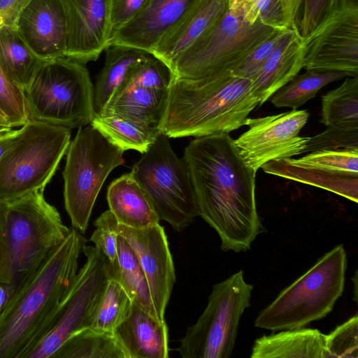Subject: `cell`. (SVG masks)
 Here are the masks:
<instances>
[{"mask_svg": "<svg viewBox=\"0 0 358 358\" xmlns=\"http://www.w3.org/2000/svg\"><path fill=\"white\" fill-rule=\"evenodd\" d=\"M94 225L96 229L90 241L94 243V247L99 250L110 262H114L117 258V234L101 223L94 222Z\"/></svg>", "mask_w": 358, "mask_h": 358, "instance_id": "cell-43", "label": "cell"}, {"mask_svg": "<svg viewBox=\"0 0 358 358\" xmlns=\"http://www.w3.org/2000/svg\"><path fill=\"white\" fill-rule=\"evenodd\" d=\"M201 0H150L132 20L112 36L109 44L129 46L150 54L162 38Z\"/></svg>", "mask_w": 358, "mask_h": 358, "instance_id": "cell-18", "label": "cell"}, {"mask_svg": "<svg viewBox=\"0 0 358 358\" xmlns=\"http://www.w3.org/2000/svg\"><path fill=\"white\" fill-rule=\"evenodd\" d=\"M83 252L85 263L22 358H51L70 337L90 327L110 278V262L94 246L86 245Z\"/></svg>", "mask_w": 358, "mask_h": 358, "instance_id": "cell-10", "label": "cell"}, {"mask_svg": "<svg viewBox=\"0 0 358 358\" xmlns=\"http://www.w3.org/2000/svg\"><path fill=\"white\" fill-rule=\"evenodd\" d=\"M67 23L65 57L85 64L96 61L110 36V0H61Z\"/></svg>", "mask_w": 358, "mask_h": 358, "instance_id": "cell-16", "label": "cell"}, {"mask_svg": "<svg viewBox=\"0 0 358 358\" xmlns=\"http://www.w3.org/2000/svg\"><path fill=\"white\" fill-rule=\"evenodd\" d=\"M253 285L238 271L213 285L208 302L189 327L177 349L183 358H229L234 348L239 322L250 306Z\"/></svg>", "mask_w": 358, "mask_h": 358, "instance_id": "cell-12", "label": "cell"}, {"mask_svg": "<svg viewBox=\"0 0 358 358\" xmlns=\"http://www.w3.org/2000/svg\"><path fill=\"white\" fill-rule=\"evenodd\" d=\"M113 334L127 358L169 357L168 327L133 303L129 317Z\"/></svg>", "mask_w": 358, "mask_h": 358, "instance_id": "cell-20", "label": "cell"}, {"mask_svg": "<svg viewBox=\"0 0 358 358\" xmlns=\"http://www.w3.org/2000/svg\"><path fill=\"white\" fill-rule=\"evenodd\" d=\"M8 203L0 201V284L3 283L8 257Z\"/></svg>", "mask_w": 358, "mask_h": 358, "instance_id": "cell-45", "label": "cell"}, {"mask_svg": "<svg viewBox=\"0 0 358 358\" xmlns=\"http://www.w3.org/2000/svg\"><path fill=\"white\" fill-rule=\"evenodd\" d=\"M106 198L109 210L120 224L143 229L159 223L147 194L131 172L110 183Z\"/></svg>", "mask_w": 358, "mask_h": 358, "instance_id": "cell-23", "label": "cell"}, {"mask_svg": "<svg viewBox=\"0 0 358 358\" xmlns=\"http://www.w3.org/2000/svg\"><path fill=\"white\" fill-rule=\"evenodd\" d=\"M325 358L358 357V316L355 315L324 335Z\"/></svg>", "mask_w": 358, "mask_h": 358, "instance_id": "cell-36", "label": "cell"}, {"mask_svg": "<svg viewBox=\"0 0 358 358\" xmlns=\"http://www.w3.org/2000/svg\"><path fill=\"white\" fill-rule=\"evenodd\" d=\"M347 264L343 245L334 247L264 308L255 326L278 331L324 318L343 294Z\"/></svg>", "mask_w": 358, "mask_h": 358, "instance_id": "cell-4", "label": "cell"}, {"mask_svg": "<svg viewBox=\"0 0 358 358\" xmlns=\"http://www.w3.org/2000/svg\"><path fill=\"white\" fill-rule=\"evenodd\" d=\"M110 1L111 38L113 34L136 16L150 0Z\"/></svg>", "mask_w": 358, "mask_h": 358, "instance_id": "cell-41", "label": "cell"}, {"mask_svg": "<svg viewBox=\"0 0 358 358\" xmlns=\"http://www.w3.org/2000/svg\"><path fill=\"white\" fill-rule=\"evenodd\" d=\"M169 96V90L127 85L113 94L99 115L113 114L161 130Z\"/></svg>", "mask_w": 358, "mask_h": 358, "instance_id": "cell-22", "label": "cell"}, {"mask_svg": "<svg viewBox=\"0 0 358 358\" xmlns=\"http://www.w3.org/2000/svg\"><path fill=\"white\" fill-rule=\"evenodd\" d=\"M31 0H0V28L16 29L22 13Z\"/></svg>", "mask_w": 358, "mask_h": 358, "instance_id": "cell-44", "label": "cell"}, {"mask_svg": "<svg viewBox=\"0 0 358 358\" xmlns=\"http://www.w3.org/2000/svg\"><path fill=\"white\" fill-rule=\"evenodd\" d=\"M8 297V291L6 285L0 284V313Z\"/></svg>", "mask_w": 358, "mask_h": 358, "instance_id": "cell-48", "label": "cell"}, {"mask_svg": "<svg viewBox=\"0 0 358 358\" xmlns=\"http://www.w3.org/2000/svg\"><path fill=\"white\" fill-rule=\"evenodd\" d=\"M94 222L122 236L133 249L146 276L157 315L165 321L176 273L164 228L159 223L143 229L128 227L117 223L109 210Z\"/></svg>", "mask_w": 358, "mask_h": 358, "instance_id": "cell-15", "label": "cell"}, {"mask_svg": "<svg viewBox=\"0 0 358 358\" xmlns=\"http://www.w3.org/2000/svg\"><path fill=\"white\" fill-rule=\"evenodd\" d=\"M13 129L6 120L0 115V131Z\"/></svg>", "mask_w": 358, "mask_h": 358, "instance_id": "cell-49", "label": "cell"}, {"mask_svg": "<svg viewBox=\"0 0 358 358\" xmlns=\"http://www.w3.org/2000/svg\"><path fill=\"white\" fill-rule=\"evenodd\" d=\"M16 30L41 59L65 57L68 29L61 0H31L20 16Z\"/></svg>", "mask_w": 358, "mask_h": 358, "instance_id": "cell-17", "label": "cell"}, {"mask_svg": "<svg viewBox=\"0 0 358 358\" xmlns=\"http://www.w3.org/2000/svg\"><path fill=\"white\" fill-rule=\"evenodd\" d=\"M245 20L257 22L276 29H286L281 0H242Z\"/></svg>", "mask_w": 358, "mask_h": 358, "instance_id": "cell-39", "label": "cell"}, {"mask_svg": "<svg viewBox=\"0 0 358 358\" xmlns=\"http://www.w3.org/2000/svg\"><path fill=\"white\" fill-rule=\"evenodd\" d=\"M44 62L27 45L16 29L0 28V68L22 91Z\"/></svg>", "mask_w": 358, "mask_h": 358, "instance_id": "cell-28", "label": "cell"}, {"mask_svg": "<svg viewBox=\"0 0 358 358\" xmlns=\"http://www.w3.org/2000/svg\"><path fill=\"white\" fill-rule=\"evenodd\" d=\"M147 194L159 220L180 231L200 211L188 164L173 152L161 132L131 171Z\"/></svg>", "mask_w": 358, "mask_h": 358, "instance_id": "cell-9", "label": "cell"}, {"mask_svg": "<svg viewBox=\"0 0 358 358\" xmlns=\"http://www.w3.org/2000/svg\"><path fill=\"white\" fill-rule=\"evenodd\" d=\"M93 89L84 64L66 57L45 61L23 90L29 117L69 129L90 124Z\"/></svg>", "mask_w": 358, "mask_h": 358, "instance_id": "cell-6", "label": "cell"}, {"mask_svg": "<svg viewBox=\"0 0 358 358\" xmlns=\"http://www.w3.org/2000/svg\"><path fill=\"white\" fill-rule=\"evenodd\" d=\"M321 114L327 127H358V76L322 96Z\"/></svg>", "mask_w": 358, "mask_h": 358, "instance_id": "cell-32", "label": "cell"}, {"mask_svg": "<svg viewBox=\"0 0 358 358\" xmlns=\"http://www.w3.org/2000/svg\"><path fill=\"white\" fill-rule=\"evenodd\" d=\"M306 71L358 76V0H334L315 29L302 38Z\"/></svg>", "mask_w": 358, "mask_h": 358, "instance_id": "cell-13", "label": "cell"}, {"mask_svg": "<svg viewBox=\"0 0 358 358\" xmlns=\"http://www.w3.org/2000/svg\"><path fill=\"white\" fill-rule=\"evenodd\" d=\"M306 110H292L257 118L248 117L249 129L234 143L245 163L255 173L268 162L303 154L310 137L299 136L307 123Z\"/></svg>", "mask_w": 358, "mask_h": 358, "instance_id": "cell-14", "label": "cell"}, {"mask_svg": "<svg viewBox=\"0 0 358 358\" xmlns=\"http://www.w3.org/2000/svg\"><path fill=\"white\" fill-rule=\"evenodd\" d=\"M51 358H127L113 333L87 328L70 337Z\"/></svg>", "mask_w": 358, "mask_h": 358, "instance_id": "cell-31", "label": "cell"}, {"mask_svg": "<svg viewBox=\"0 0 358 358\" xmlns=\"http://www.w3.org/2000/svg\"><path fill=\"white\" fill-rule=\"evenodd\" d=\"M341 148H358V127L328 126L323 132L309 138L303 154Z\"/></svg>", "mask_w": 358, "mask_h": 358, "instance_id": "cell-38", "label": "cell"}, {"mask_svg": "<svg viewBox=\"0 0 358 358\" xmlns=\"http://www.w3.org/2000/svg\"><path fill=\"white\" fill-rule=\"evenodd\" d=\"M251 358H325L324 334L317 329L295 328L255 340Z\"/></svg>", "mask_w": 358, "mask_h": 358, "instance_id": "cell-24", "label": "cell"}, {"mask_svg": "<svg viewBox=\"0 0 358 358\" xmlns=\"http://www.w3.org/2000/svg\"><path fill=\"white\" fill-rule=\"evenodd\" d=\"M0 115H1L2 117H4V116H3V113H2V112H1V110H0ZM4 118H5V117H4Z\"/></svg>", "mask_w": 358, "mask_h": 358, "instance_id": "cell-50", "label": "cell"}, {"mask_svg": "<svg viewBox=\"0 0 358 358\" xmlns=\"http://www.w3.org/2000/svg\"><path fill=\"white\" fill-rule=\"evenodd\" d=\"M103 67L93 89L95 115L101 113L110 99L126 80L130 70L151 54L127 45L109 44Z\"/></svg>", "mask_w": 358, "mask_h": 358, "instance_id": "cell-25", "label": "cell"}, {"mask_svg": "<svg viewBox=\"0 0 358 358\" xmlns=\"http://www.w3.org/2000/svg\"><path fill=\"white\" fill-rule=\"evenodd\" d=\"M70 142L71 129L29 119L0 158V201L44 191Z\"/></svg>", "mask_w": 358, "mask_h": 358, "instance_id": "cell-7", "label": "cell"}, {"mask_svg": "<svg viewBox=\"0 0 358 358\" xmlns=\"http://www.w3.org/2000/svg\"><path fill=\"white\" fill-rule=\"evenodd\" d=\"M302 2L303 0H281L286 29L299 31V19Z\"/></svg>", "mask_w": 358, "mask_h": 358, "instance_id": "cell-46", "label": "cell"}, {"mask_svg": "<svg viewBox=\"0 0 358 358\" xmlns=\"http://www.w3.org/2000/svg\"><path fill=\"white\" fill-rule=\"evenodd\" d=\"M110 278L116 280L123 287L133 303L154 318L160 320L153 305L146 276L138 259L129 244L120 235H117V258L114 262H110Z\"/></svg>", "mask_w": 358, "mask_h": 358, "instance_id": "cell-26", "label": "cell"}, {"mask_svg": "<svg viewBox=\"0 0 358 358\" xmlns=\"http://www.w3.org/2000/svg\"><path fill=\"white\" fill-rule=\"evenodd\" d=\"M304 48L298 30L287 29L262 70L252 80L253 90L262 106L303 68Z\"/></svg>", "mask_w": 358, "mask_h": 358, "instance_id": "cell-21", "label": "cell"}, {"mask_svg": "<svg viewBox=\"0 0 358 358\" xmlns=\"http://www.w3.org/2000/svg\"><path fill=\"white\" fill-rule=\"evenodd\" d=\"M0 110L12 128L29 119L22 90L12 83L0 68Z\"/></svg>", "mask_w": 358, "mask_h": 358, "instance_id": "cell-37", "label": "cell"}, {"mask_svg": "<svg viewBox=\"0 0 358 358\" xmlns=\"http://www.w3.org/2000/svg\"><path fill=\"white\" fill-rule=\"evenodd\" d=\"M229 133L196 137L184 157L192 179L200 215L221 240V249H250L266 230L255 199L256 173L243 161Z\"/></svg>", "mask_w": 358, "mask_h": 358, "instance_id": "cell-1", "label": "cell"}, {"mask_svg": "<svg viewBox=\"0 0 358 358\" xmlns=\"http://www.w3.org/2000/svg\"><path fill=\"white\" fill-rule=\"evenodd\" d=\"M21 131V127L12 129L8 134L0 138V158L4 152L13 143Z\"/></svg>", "mask_w": 358, "mask_h": 358, "instance_id": "cell-47", "label": "cell"}, {"mask_svg": "<svg viewBox=\"0 0 358 358\" xmlns=\"http://www.w3.org/2000/svg\"><path fill=\"white\" fill-rule=\"evenodd\" d=\"M277 29L244 18L242 0H228L216 26L177 57L169 68L176 78L208 79L231 73L262 41Z\"/></svg>", "mask_w": 358, "mask_h": 358, "instance_id": "cell-5", "label": "cell"}, {"mask_svg": "<svg viewBox=\"0 0 358 358\" xmlns=\"http://www.w3.org/2000/svg\"><path fill=\"white\" fill-rule=\"evenodd\" d=\"M124 151L92 125L70 142L63 171L65 209L73 227L85 234L99 192L109 173L124 163Z\"/></svg>", "mask_w": 358, "mask_h": 358, "instance_id": "cell-11", "label": "cell"}, {"mask_svg": "<svg viewBox=\"0 0 358 358\" xmlns=\"http://www.w3.org/2000/svg\"><path fill=\"white\" fill-rule=\"evenodd\" d=\"M285 159L298 166L333 174L358 176V148L317 150L299 159Z\"/></svg>", "mask_w": 358, "mask_h": 358, "instance_id": "cell-34", "label": "cell"}, {"mask_svg": "<svg viewBox=\"0 0 358 358\" xmlns=\"http://www.w3.org/2000/svg\"><path fill=\"white\" fill-rule=\"evenodd\" d=\"M87 241L74 227L18 282L0 313V358H22L78 272Z\"/></svg>", "mask_w": 358, "mask_h": 358, "instance_id": "cell-2", "label": "cell"}, {"mask_svg": "<svg viewBox=\"0 0 358 358\" xmlns=\"http://www.w3.org/2000/svg\"><path fill=\"white\" fill-rule=\"evenodd\" d=\"M346 76H348L345 73L340 71H306L279 88L271 96V101L276 107L296 110L315 97L326 85Z\"/></svg>", "mask_w": 358, "mask_h": 358, "instance_id": "cell-30", "label": "cell"}, {"mask_svg": "<svg viewBox=\"0 0 358 358\" xmlns=\"http://www.w3.org/2000/svg\"><path fill=\"white\" fill-rule=\"evenodd\" d=\"M132 304L123 287L109 278L89 328L96 332L113 333L130 315Z\"/></svg>", "mask_w": 358, "mask_h": 358, "instance_id": "cell-33", "label": "cell"}, {"mask_svg": "<svg viewBox=\"0 0 358 358\" xmlns=\"http://www.w3.org/2000/svg\"><path fill=\"white\" fill-rule=\"evenodd\" d=\"M258 106L250 78L232 73L199 80L173 77L161 131L170 138L229 134L245 125Z\"/></svg>", "mask_w": 358, "mask_h": 358, "instance_id": "cell-3", "label": "cell"}, {"mask_svg": "<svg viewBox=\"0 0 358 358\" xmlns=\"http://www.w3.org/2000/svg\"><path fill=\"white\" fill-rule=\"evenodd\" d=\"M227 3L228 0H201L162 38L151 55L169 67L177 57L216 26Z\"/></svg>", "mask_w": 358, "mask_h": 358, "instance_id": "cell-19", "label": "cell"}, {"mask_svg": "<svg viewBox=\"0 0 358 358\" xmlns=\"http://www.w3.org/2000/svg\"><path fill=\"white\" fill-rule=\"evenodd\" d=\"M262 169L267 173L313 185L357 203L358 176L333 174L298 166L285 159L268 162Z\"/></svg>", "mask_w": 358, "mask_h": 358, "instance_id": "cell-27", "label": "cell"}, {"mask_svg": "<svg viewBox=\"0 0 358 358\" xmlns=\"http://www.w3.org/2000/svg\"><path fill=\"white\" fill-rule=\"evenodd\" d=\"M287 29H277L259 43L231 73L252 80L260 72L278 41Z\"/></svg>", "mask_w": 358, "mask_h": 358, "instance_id": "cell-40", "label": "cell"}, {"mask_svg": "<svg viewBox=\"0 0 358 358\" xmlns=\"http://www.w3.org/2000/svg\"><path fill=\"white\" fill-rule=\"evenodd\" d=\"M8 257L3 285L8 296L20 280L66 236L57 208L37 191L8 203Z\"/></svg>", "mask_w": 358, "mask_h": 358, "instance_id": "cell-8", "label": "cell"}, {"mask_svg": "<svg viewBox=\"0 0 358 358\" xmlns=\"http://www.w3.org/2000/svg\"><path fill=\"white\" fill-rule=\"evenodd\" d=\"M173 77V72L166 63L150 55L130 70L120 88L127 85H135L159 90H169Z\"/></svg>", "mask_w": 358, "mask_h": 358, "instance_id": "cell-35", "label": "cell"}, {"mask_svg": "<svg viewBox=\"0 0 358 358\" xmlns=\"http://www.w3.org/2000/svg\"><path fill=\"white\" fill-rule=\"evenodd\" d=\"M334 0H303L299 31L302 38L308 36L319 24Z\"/></svg>", "mask_w": 358, "mask_h": 358, "instance_id": "cell-42", "label": "cell"}, {"mask_svg": "<svg viewBox=\"0 0 358 358\" xmlns=\"http://www.w3.org/2000/svg\"><path fill=\"white\" fill-rule=\"evenodd\" d=\"M90 124L124 151L144 153L162 132L113 114L95 115Z\"/></svg>", "mask_w": 358, "mask_h": 358, "instance_id": "cell-29", "label": "cell"}]
</instances>
